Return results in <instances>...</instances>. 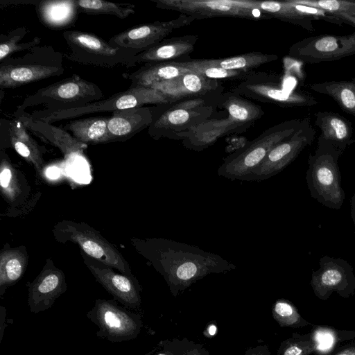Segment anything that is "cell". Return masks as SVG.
Wrapping results in <instances>:
<instances>
[{
	"mask_svg": "<svg viewBox=\"0 0 355 355\" xmlns=\"http://www.w3.org/2000/svg\"><path fill=\"white\" fill-rule=\"evenodd\" d=\"M130 242L163 277L174 297L210 274L225 273L236 268L217 254L171 239L132 238Z\"/></svg>",
	"mask_w": 355,
	"mask_h": 355,
	"instance_id": "6da1fadb",
	"label": "cell"
},
{
	"mask_svg": "<svg viewBox=\"0 0 355 355\" xmlns=\"http://www.w3.org/2000/svg\"><path fill=\"white\" fill-rule=\"evenodd\" d=\"M343 153L318 138L317 148L308 159L305 179L310 194L330 209H340L345 198L338 166L339 158Z\"/></svg>",
	"mask_w": 355,
	"mask_h": 355,
	"instance_id": "7a4b0ae2",
	"label": "cell"
},
{
	"mask_svg": "<svg viewBox=\"0 0 355 355\" xmlns=\"http://www.w3.org/2000/svg\"><path fill=\"white\" fill-rule=\"evenodd\" d=\"M62 53L52 46H36L0 62V89H14L64 73Z\"/></svg>",
	"mask_w": 355,
	"mask_h": 355,
	"instance_id": "3957f363",
	"label": "cell"
},
{
	"mask_svg": "<svg viewBox=\"0 0 355 355\" xmlns=\"http://www.w3.org/2000/svg\"><path fill=\"white\" fill-rule=\"evenodd\" d=\"M302 123L303 120L292 119L268 128L225 158L218 168V175L230 180L245 181L270 150L297 131Z\"/></svg>",
	"mask_w": 355,
	"mask_h": 355,
	"instance_id": "277c9868",
	"label": "cell"
},
{
	"mask_svg": "<svg viewBox=\"0 0 355 355\" xmlns=\"http://www.w3.org/2000/svg\"><path fill=\"white\" fill-rule=\"evenodd\" d=\"M103 96L102 90L96 84L73 74L28 96L14 112V115L24 113L28 107L41 105L46 107L38 110L42 113L80 107L100 101Z\"/></svg>",
	"mask_w": 355,
	"mask_h": 355,
	"instance_id": "5b68a950",
	"label": "cell"
},
{
	"mask_svg": "<svg viewBox=\"0 0 355 355\" xmlns=\"http://www.w3.org/2000/svg\"><path fill=\"white\" fill-rule=\"evenodd\" d=\"M52 233L55 241L75 243L89 257L120 273L134 277L128 262L119 250L88 224L63 219L54 225Z\"/></svg>",
	"mask_w": 355,
	"mask_h": 355,
	"instance_id": "8992f818",
	"label": "cell"
},
{
	"mask_svg": "<svg viewBox=\"0 0 355 355\" xmlns=\"http://www.w3.org/2000/svg\"><path fill=\"white\" fill-rule=\"evenodd\" d=\"M174 102L162 92L148 87H130L128 89L114 94L112 96L84 106L42 113L39 111L27 114L30 117L49 123L62 120L82 116L85 114L116 112L146 105H166Z\"/></svg>",
	"mask_w": 355,
	"mask_h": 355,
	"instance_id": "52a82bcc",
	"label": "cell"
},
{
	"mask_svg": "<svg viewBox=\"0 0 355 355\" xmlns=\"http://www.w3.org/2000/svg\"><path fill=\"white\" fill-rule=\"evenodd\" d=\"M62 36L68 47V52L62 55L79 64L103 68L125 67L135 56L92 33L65 31Z\"/></svg>",
	"mask_w": 355,
	"mask_h": 355,
	"instance_id": "ba28073f",
	"label": "cell"
},
{
	"mask_svg": "<svg viewBox=\"0 0 355 355\" xmlns=\"http://www.w3.org/2000/svg\"><path fill=\"white\" fill-rule=\"evenodd\" d=\"M214 107L202 97L181 101L159 114L148 130L154 139H184L206 122Z\"/></svg>",
	"mask_w": 355,
	"mask_h": 355,
	"instance_id": "9c48e42d",
	"label": "cell"
},
{
	"mask_svg": "<svg viewBox=\"0 0 355 355\" xmlns=\"http://www.w3.org/2000/svg\"><path fill=\"white\" fill-rule=\"evenodd\" d=\"M98 327V337L112 343L135 339L143 327L141 315L120 306L115 300L97 299L87 313Z\"/></svg>",
	"mask_w": 355,
	"mask_h": 355,
	"instance_id": "30bf717a",
	"label": "cell"
},
{
	"mask_svg": "<svg viewBox=\"0 0 355 355\" xmlns=\"http://www.w3.org/2000/svg\"><path fill=\"white\" fill-rule=\"evenodd\" d=\"M0 192L8 207L2 216L18 217L28 214L41 196L33 189L24 173L11 162L3 149L0 152Z\"/></svg>",
	"mask_w": 355,
	"mask_h": 355,
	"instance_id": "8fae6325",
	"label": "cell"
},
{
	"mask_svg": "<svg viewBox=\"0 0 355 355\" xmlns=\"http://www.w3.org/2000/svg\"><path fill=\"white\" fill-rule=\"evenodd\" d=\"M233 93L284 107H311L318 103L309 92L285 89L266 74L250 73L233 88Z\"/></svg>",
	"mask_w": 355,
	"mask_h": 355,
	"instance_id": "7c38bea8",
	"label": "cell"
},
{
	"mask_svg": "<svg viewBox=\"0 0 355 355\" xmlns=\"http://www.w3.org/2000/svg\"><path fill=\"white\" fill-rule=\"evenodd\" d=\"M156 7L180 12L196 19L234 17L251 19L272 17L259 10L249 8L245 0H152Z\"/></svg>",
	"mask_w": 355,
	"mask_h": 355,
	"instance_id": "4fadbf2b",
	"label": "cell"
},
{
	"mask_svg": "<svg viewBox=\"0 0 355 355\" xmlns=\"http://www.w3.org/2000/svg\"><path fill=\"white\" fill-rule=\"evenodd\" d=\"M315 130L309 120L302 127L268 153L266 158L246 178L245 181H262L270 178L291 164L314 140Z\"/></svg>",
	"mask_w": 355,
	"mask_h": 355,
	"instance_id": "5bb4252c",
	"label": "cell"
},
{
	"mask_svg": "<svg viewBox=\"0 0 355 355\" xmlns=\"http://www.w3.org/2000/svg\"><path fill=\"white\" fill-rule=\"evenodd\" d=\"M354 54L355 32L306 37L293 44L288 51L291 58L308 64L335 61Z\"/></svg>",
	"mask_w": 355,
	"mask_h": 355,
	"instance_id": "9a60e30c",
	"label": "cell"
},
{
	"mask_svg": "<svg viewBox=\"0 0 355 355\" xmlns=\"http://www.w3.org/2000/svg\"><path fill=\"white\" fill-rule=\"evenodd\" d=\"M320 267L311 275V286L315 295L327 300L333 293L348 298L355 293V274L351 264L341 258L324 256Z\"/></svg>",
	"mask_w": 355,
	"mask_h": 355,
	"instance_id": "2e32d148",
	"label": "cell"
},
{
	"mask_svg": "<svg viewBox=\"0 0 355 355\" xmlns=\"http://www.w3.org/2000/svg\"><path fill=\"white\" fill-rule=\"evenodd\" d=\"M195 19L192 16L181 14L170 21H157L127 29L112 37L108 42L135 56L164 40L174 30L187 26Z\"/></svg>",
	"mask_w": 355,
	"mask_h": 355,
	"instance_id": "e0dca14e",
	"label": "cell"
},
{
	"mask_svg": "<svg viewBox=\"0 0 355 355\" xmlns=\"http://www.w3.org/2000/svg\"><path fill=\"white\" fill-rule=\"evenodd\" d=\"M80 252L85 265L114 300L130 309L140 306L142 289L135 276L116 272L113 268L95 260L81 250Z\"/></svg>",
	"mask_w": 355,
	"mask_h": 355,
	"instance_id": "ac0fdd59",
	"label": "cell"
},
{
	"mask_svg": "<svg viewBox=\"0 0 355 355\" xmlns=\"http://www.w3.org/2000/svg\"><path fill=\"white\" fill-rule=\"evenodd\" d=\"M28 286V304L33 313L52 307L56 300L67 290L64 272L48 258L37 276Z\"/></svg>",
	"mask_w": 355,
	"mask_h": 355,
	"instance_id": "d6986e66",
	"label": "cell"
},
{
	"mask_svg": "<svg viewBox=\"0 0 355 355\" xmlns=\"http://www.w3.org/2000/svg\"><path fill=\"white\" fill-rule=\"evenodd\" d=\"M222 106L228 112V117L222 120H213L209 123V131L217 139L224 135L234 132L236 128L247 126L260 119L264 112L257 105L245 100L234 93L226 96Z\"/></svg>",
	"mask_w": 355,
	"mask_h": 355,
	"instance_id": "ffe728a7",
	"label": "cell"
},
{
	"mask_svg": "<svg viewBox=\"0 0 355 355\" xmlns=\"http://www.w3.org/2000/svg\"><path fill=\"white\" fill-rule=\"evenodd\" d=\"M26 129L42 140L57 147L67 161L82 156L87 145L80 142L63 128L30 117L26 112L15 116Z\"/></svg>",
	"mask_w": 355,
	"mask_h": 355,
	"instance_id": "44dd1931",
	"label": "cell"
},
{
	"mask_svg": "<svg viewBox=\"0 0 355 355\" xmlns=\"http://www.w3.org/2000/svg\"><path fill=\"white\" fill-rule=\"evenodd\" d=\"M155 107H137L114 112L108 121L109 143L125 141L148 128L156 119Z\"/></svg>",
	"mask_w": 355,
	"mask_h": 355,
	"instance_id": "7402d4cb",
	"label": "cell"
},
{
	"mask_svg": "<svg viewBox=\"0 0 355 355\" xmlns=\"http://www.w3.org/2000/svg\"><path fill=\"white\" fill-rule=\"evenodd\" d=\"M148 87L157 89L173 101L188 97H202L218 89L217 80L207 79L189 71L176 78L154 83Z\"/></svg>",
	"mask_w": 355,
	"mask_h": 355,
	"instance_id": "603a6c76",
	"label": "cell"
},
{
	"mask_svg": "<svg viewBox=\"0 0 355 355\" xmlns=\"http://www.w3.org/2000/svg\"><path fill=\"white\" fill-rule=\"evenodd\" d=\"M198 40L197 35H184L164 39L155 46L137 54L125 67L137 64L175 61L191 53Z\"/></svg>",
	"mask_w": 355,
	"mask_h": 355,
	"instance_id": "cb8c5ba5",
	"label": "cell"
},
{
	"mask_svg": "<svg viewBox=\"0 0 355 355\" xmlns=\"http://www.w3.org/2000/svg\"><path fill=\"white\" fill-rule=\"evenodd\" d=\"M8 136L14 150L35 169L38 175L44 172L46 149L31 137L19 119L15 117L8 123Z\"/></svg>",
	"mask_w": 355,
	"mask_h": 355,
	"instance_id": "d4e9b609",
	"label": "cell"
},
{
	"mask_svg": "<svg viewBox=\"0 0 355 355\" xmlns=\"http://www.w3.org/2000/svg\"><path fill=\"white\" fill-rule=\"evenodd\" d=\"M315 124L320 130L319 139L343 152L355 142L352 123L338 113L320 111L315 114Z\"/></svg>",
	"mask_w": 355,
	"mask_h": 355,
	"instance_id": "484cf974",
	"label": "cell"
},
{
	"mask_svg": "<svg viewBox=\"0 0 355 355\" xmlns=\"http://www.w3.org/2000/svg\"><path fill=\"white\" fill-rule=\"evenodd\" d=\"M28 254L24 245H3L0 252V296L24 276L28 263Z\"/></svg>",
	"mask_w": 355,
	"mask_h": 355,
	"instance_id": "4316f807",
	"label": "cell"
},
{
	"mask_svg": "<svg viewBox=\"0 0 355 355\" xmlns=\"http://www.w3.org/2000/svg\"><path fill=\"white\" fill-rule=\"evenodd\" d=\"M189 71L178 61H170L144 64L135 71L124 73L123 77L130 81V87H148L154 83L170 80Z\"/></svg>",
	"mask_w": 355,
	"mask_h": 355,
	"instance_id": "83f0119b",
	"label": "cell"
},
{
	"mask_svg": "<svg viewBox=\"0 0 355 355\" xmlns=\"http://www.w3.org/2000/svg\"><path fill=\"white\" fill-rule=\"evenodd\" d=\"M40 21L49 28L60 30L76 20L78 8L76 0L40 1L35 6Z\"/></svg>",
	"mask_w": 355,
	"mask_h": 355,
	"instance_id": "f1b7e54d",
	"label": "cell"
},
{
	"mask_svg": "<svg viewBox=\"0 0 355 355\" xmlns=\"http://www.w3.org/2000/svg\"><path fill=\"white\" fill-rule=\"evenodd\" d=\"M110 116H94L70 121L63 129L69 131L78 141L85 144L109 143L108 121Z\"/></svg>",
	"mask_w": 355,
	"mask_h": 355,
	"instance_id": "f546056e",
	"label": "cell"
},
{
	"mask_svg": "<svg viewBox=\"0 0 355 355\" xmlns=\"http://www.w3.org/2000/svg\"><path fill=\"white\" fill-rule=\"evenodd\" d=\"M248 7L257 9L272 18H277L282 21L300 26L310 32L314 31L313 19L308 16L297 12L288 0L284 1H260L247 0Z\"/></svg>",
	"mask_w": 355,
	"mask_h": 355,
	"instance_id": "4dcf8cb0",
	"label": "cell"
},
{
	"mask_svg": "<svg viewBox=\"0 0 355 355\" xmlns=\"http://www.w3.org/2000/svg\"><path fill=\"white\" fill-rule=\"evenodd\" d=\"M310 88L332 98L346 113L355 117V80L326 81L310 85Z\"/></svg>",
	"mask_w": 355,
	"mask_h": 355,
	"instance_id": "1f68e13d",
	"label": "cell"
},
{
	"mask_svg": "<svg viewBox=\"0 0 355 355\" xmlns=\"http://www.w3.org/2000/svg\"><path fill=\"white\" fill-rule=\"evenodd\" d=\"M278 59L274 54H265L260 52H251L236 55L231 58L220 59H196L198 64L220 67L228 70H242L248 71V69L258 67Z\"/></svg>",
	"mask_w": 355,
	"mask_h": 355,
	"instance_id": "d6a6232c",
	"label": "cell"
},
{
	"mask_svg": "<svg viewBox=\"0 0 355 355\" xmlns=\"http://www.w3.org/2000/svg\"><path fill=\"white\" fill-rule=\"evenodd\" d=\"M310 333L315 343V355H330L338 344L355 338L354 331L338 330L327 326H315Z\"/></svg>",
	"mask_w": 355,
	"mask_h": 355,
	"instance_id": "836d02e7",
	"label": "cell"
},
{
	"mask_svg": "<svg viewBox=\"0 0 355 355\" xmlns=\"http://www.w3.org/2000/svg\"><path fill=\"white\" fill-rule=\"evenodd\" d=\"M78 10L88 15H110L121 19L135 13V5L103 0H76Z\"/></svg>",
	"mask_w": 355,
	"mask_h": 355,
	"instance_id": "e575fe53",
	"label": "cell"
},
{
	"mask_svg": "<svg viewBox=\"0 0 355 355\" xmlns=\"http://www.w3.org/2000/svg\"><path fill=\"white\" fill-rule=\"evenodd\" d=\"M28 31L27 27L20 26L9 31L7 34L0 35V62L15 53L28 51L40 44L41 38L37 36L31 41L20 42Z\"/></svg>",
	"mask_w": 355,
	"mask_h": 355,
	"instance_id": "d590c367",
	"label": "cell"
},
{
	"mask_svg": "<svg viewBox=\"0 0 355 355\" xmlns=\"http://www.w3.org/2000/svg\"><path fill=\"white\" fill-rule=\"evenodd\" d=\"M272 315L281 327L302 328L311 325L302 317L295 306L286 299H278L273 303Z\"/></svg>",
	"mask_w": 355,
	"mask_h": 355,
	"instance_id": "8d00e7d4",
	"label": "cell"
},
{
	"mask_svg": "<svg viewBox=\"0 0 355 355\" xmlns=\"http://www.w3.org/2000/svg\"><path fill=\"white\" fill-rule=\"evenodd\" d=\"M183 67L193 71L207 79H236L245 78L251 73L242 70H228L220 67L206 66L198 64L195 60L178 61Z\"/></svg>",
	"mask_w": 355,
	"mask_h": 355,
	"instance_id": "74e56055",
	"label": "cell"
},
{
	"mask_svg": "<svg viewBox=\"0 0 355 355\" xmlns=\"http://www.w3.org/2000/svg\"><path fill=\"white\" fill-rule=\"evenodd\" d=\"M315 351V343L311 333H293L291 338L282 341L277 355H310Z\"/></svg>",
	"mask_w": 355,
	"mask_h": 355,
	"instance_id": "f35d334b",
	"label": "cell"
},
{
	"mask_svg": "<svg viewBox=\"0 0 355 355\" xmlns=\"http://www.w3.org/2000/svg\"><path fill=\"white\" fill-rule=\"evenodd\" d=\"M293 2L307 6L322 9L328 12L347 13L355 12V1L344 0H291Z\"/></svg>",
	"mask_w": 355,
	"mask_h": 355,
	"instance_id": "ab89813d",
	"label": "cell"
},
{
	"mask_svg": "<svg viewBox=\"0 0 355 355\" xmlns=\"http://www.w3.org/2000/svg\"><path fill=\"white\" fill-rule=\"evenodd\" d=\"M192 345L187 339L161 341L155 349L144 355H184Z\"/></svg>",
	"mask_w": 355,
	"mask_h": 355,
	"instance_id": "60d3db41",
	"label": "cell"
},
{
	"mask_svg": "<svg viewBox=\"0 0 355 355\" xmlns=\"http://www.w3.org/2000/svg\"><path fill=\"white\" fill-rule=\"evenodd\" d=\"M288 1L292 3L297 12L308 16L313 20L321 19L339 26H342L343 24V20L333 13L328 12L320 8L295 3L291 0H288Z\"/></svg>",
	"mask_w": 355,
	"mask_h": 355,
	"instance_id": "b9f144b4",
	"label": "cell"
},
{
	"mask_svg": "<svg viewBox=\"0 0 355 355\" xmlns=\"http://www.w3.org/2000/svg\"><path fill=\"white\" fill-rule=\"evenodd\" d=\"M242 355H271V352L268 345L262 344L248 348Z\"/></svg>",
	"mask_w": 355,
	"mask_h": 355,
	"instance_id": "7bdbcfd3",
	"label": "cell"
},
{
	"mask_svg": "<svg viewBox=\"0 0 355 355\" xmlns=\"http://www.w3.org/2000/svg\"><path fill=\"white\" fill-rule=\"evenodd\" d=\"M39 0H1L0 1L1 8L8 7L11 6H21V5H35L36 6Z\"/></svg>",
	"mask_w": 355,
	"mask_h": 355,
	"instance_id": "ee69618b",
	"label": "cell"
},
{
	"mask_svg": "<svg viewBox=\"0 0 355 355\" xmlns=\"http://www.w3.org/2000/svg\"><path fill=\"white\" fill-rule=\"evenodd\" d=\"M330 355H355V343L344 345Z\"/></svg>",
	"mask_w": 355,
	"mask_h": 355,
	"instance_id": "f6af8a7d",
	"label": "cell"
},
{
	"mask_svg": "<svg viewBox=\"0 0 355 355\" xmlns=\"http://www.w3.org/2000/svg\"><path fill=\"white\" fill-rule=\"evenodd\" d=\"M184 355H209L208 351L201 345L193 344Z\"/></svg>",
	"mask_w": 355,
	"mask_h": 355,
	"instance_id": "bcb514c9",
	"label": "cell"
},
{
	"mask_svg": "<svg viewBox=\"0 0 355 355\" xmlns=\"http://www.w3.org/2000/svg\"><path fill=\"white\" fill-rule=\"evenodd\" d=\"M1 326H0V340L3 338V335L4 333L5 328L6 327V324L5 322L6 321V310L3 306H1Z\"/></svg>",
	"mask_w": 355,
	"mask_h": 355,
	"instance_id": "7dc6e473",
	"label": "cell"
},
{
	"mask_svg": "<svg viewBox=\"0 0 355 355\" xmlns=\"http://www.w3.org/2000/svg\"><path fill=\"white\" fill-rule=\"evenodd\" d=\"M350 214L355 230V194L352 196L350 200Z\"/></svg>",
	"mask_w": 355,
	"mask_h": 355,
	"instance_id": "c3c4849f",
	"label": "cell"
},
{
	"mask_svg": "<svg viewBox=\"0 0 355 355\" xmlns=\"http://www.w3.org/2000/svg\"><path fill=\"white\" fill-rule=\"evenodd\" d=\"M351 15H354V16H355V12H354V13H352Z\"/></svg>",
	"mask_w": 355,
	"mask_h": 355,
	"instance_id": "681fc988",
	"label": "cell"
}]
</instances>
